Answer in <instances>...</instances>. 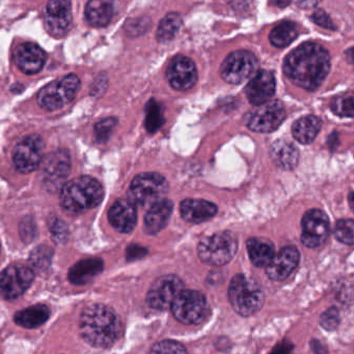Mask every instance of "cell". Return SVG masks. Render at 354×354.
Segmentation results:
<instances>
[{
	"label": "cell",
	"mask_w": 354,
	"mask_h": 354,
	"mask_svg": "<svg viewBox=\"0 0 354 354\" xmlns=\"http://www.w3.org/2000/svg\"><path fill=\"white\" fill-rule=\"evenodd\" d=\"M330 70L328 51L317 43H304L286 57L283 72L290 82L306 91H316Z\"/></svg>",
	"instance_id": "obj_1"
},
{
	"label": "cell",
	"mask_w": 354,
	"mask_h": 354,
	"mask_svg": "<svg viewBox=\"0 0 354 354\" xmlns=\"http://www.w3.org/2000/svg\"><path fill=\"white\" fill-rule=\"evenodd\" d=\"M122 326L115 313L103 304H92L82 312L80 333L95 347H109L121 335Z\"/></svg>",
	"instance_id": "obj_2"
},
{
	"label": "cell",
	"mask_w": 354,
	"mask_h": 354,
	"mask_svg": "<svg viewBox=\"0 0 354 354\" xmlns=\"http://www.w3.org/2000/svg\"><path fill=\"white\" fill-rule=\"evenodd\" d=\"M103 198L104 189L100 182L88 176L75 178L62 187V206L73 214L96 208Z\"/></svg>",
	"instance_id": "obj_3"
},
{
	"label": "cell",
	"mask_w": 354,
	"mask_h": 354,
	"mask_svg": "<svg viewBox=\"0 0 354 354\" xmlns=\"http://www.w3.org/2000/svg\"><path fill=\"white\" fill-rule=\"evenodd\" d=\"M229 299L238 314L250 317L264 306L265 294L254 279L248 275L237 274L230 283Z\"/></svg>",
	"instance_id": "obj_4"
},
{
	"label": "cell",
	"mask_w": 354,
	"mask_h": 354,
	"mask_svg": "<svg viewBox=\"0 0 354 354\" xmlns=\"http://www.w3.org/2000/svg\"><path fill=\"white\" fill-rule=\"evenodd\" d=\"M169 192V183L158 173H145L136 176L128 190L129 202L134 206L150 208Z\"/></svg>",
	"instance_id": "obj_5"
},
{
	"label": "cell",
	"mask_w": 354,
	"mask_h": 354,
	"mask_svg": "<svg viewBox=\"0 0 354 354\" xmlns=\"http://www.w3.org/2000/svg\"><path fill=\"white\" fill-rule=\"evenodd\" d=\"M237 250V238L232 232L227 231L204 238L198 248L201 260L212 266H223L231 262Z\"/></svg>",
	"instance_id": "obj_6"
},
{
	"label": "cell",
	"mask_w": 354,
	"mask_h": 354,
	"mask_svg": "<svg viewBox=\"0 0 354 354\" xmlns=\"http://www.w3.org/2000/svg\"><path fill=\"white\" fill-rule=\"evenodd\" d=\"M80 80L75 74H70L55 80L39 92L38 103L47 111H57L69 104L77 94Z\"/></svg>",
	"instance_id": "obj_7"
},
{
	"label": "cell",
	"mask_w": 354,
	"mask_h": 354,
	"mask_svg": "<svg viewBox=\"0 0 354 354\" xmlns=\"http://www.w3.org/2000/svg\"><path fill=\"white\" fill-rule=\"evenodd\" d=\"M258 59L248 50H237L227 55L221 66V75L227 84H240L256 73Z\"/></svg>",
	"instance_id": "obj_8"
},
{
	"label": "cell",
	"mask_w": 354,
	"mask_h": 354,
	"mask_svg": "<svg viewBox=\"0 0 354 354\" xmlns=\"http://www.w3.org/2000/svg\"><path fill=\"white\" fill-rule=\"evenodd\" d=\"M174 317L183 324H198L207 313L206 297L194 290H183L171 304Z\"/></svg>",
	"instance_id": "obj_9"
},
{
	"label": "cell",
	"mask_w": 354,
	"mask_h": 354,
	"mask_svg": "<svg viewBox=\"0 0 354 354\" xmlns=\"http://www.w3.org/2000/svg\"><path fill=\"white\" fill-rule=\"evenodd\" d=\"M246 126L259 133H270L275 131L286 119V111L279 101H269L259 105L246 115Z\"/></svg>",
	"instance_id": "obj_10"
},
{
	"label": "cell",
	"mask_w": 354,
	"mask_h": 354,
	"mask_svg": "<svg viewBox=\"0 0 354 354\" xmlns=\"http://www.w3.org/2000/svg\"><path fill=\"white\" fill-rule=\"evenodd\" d=\"M183 290V281L177 275H163L151 286L147 294V304L155 310H167Z\"/></svg>",
	"instance_id": "obj_11"
},
{
	"label": "cell",
	"mask_w": 354,
	"mask_h": 354,
	"mask_svg": "<svg viewBox=\"0 0 354 354\" xmlns=\"http://www.w3.org/2000/svg\"><path fill=\"white\" fill-rule=\"evenodd\" d=\"M34 279V272L26 265H11L0 273V294L7 299H16L30 287Z\"/></svg>",
	"instance_id": "obj_12"
},
{
	"label": "cell",
	"mask_w": 354,
	"mask_h": 354,
	"mask_svg": "<svg viewBox=\"0 0 354 354\" xmlns=\"http://www.w3.org/2000/svg\"><path fill=\"white\" fill-rule=\"evenodd\" d=\"M301 242L306 248L322 245L329 236L330 223L328 216L319 209L308 210L302 217Z\"/></svg>",
	"instance_id": "obj_13"
},
{
	"label": "cell",
	"mask_w": 354,
	"mask_h": 354,
	"mask_svg": "<svg viewBox=\"0 0 354 354\" xmlns=\"http://www.w3.org/2000/svg\"><path fill=\"white\" fill-rule=\"evenodd\" d=\"M44 142L39 136H30L24 138L16 146L13 152V160L18 171L30 174L40 167L43 160Z\"/></svg>",
	"instance_id": "obj_14"
},
{
	"label": "cell",
	"mask_w": 354,
	"mask_h": 354,
	"mask_svg": "<svg viewBox=\"0 0 354 354\" xmlns=\"http://www.w3.org/2000/svg\"><path fill=\"white\" fill-rule=\"evenodd\" d=\"M45 28L51 36H65L72 26L71 3L67 0H55L47 5L44 17Z\"/></svg>",
	"instance_id": "obj_15"
},
{
	"label": "cell",
	"mask_w": 354,
	"mask_h": 354,
	"mask_svg": "<svg viewBox=\"0 0 354 354\" xmlns=\"http://www.w3.org/2000/svg\"><path fill=\"white\" fill-rule=\"evenodd\" d=\"M167 78L176 91L185 92L194 88L198 82V71L194 61L189 57L178 55L167 68Z\"/></svg>",
	"instance_id": "obj_16"
},
{
	"label": "cell",
	"mask_w": 354,
	"mask_h": 354,
	"mask_svg": "<svg viewBox=\"0 0 354 354\" xmlns=\"http://www.w3.org/2000/svg\"><path fill=\"white\" fill-rule=\"evenodd\" d=\"M42 162L43 182L48 189H57L70 171L69 153L65 150L55 151L48 154Z\"/></svg>",
	"instance_id": "obj_17"
},
{
	"label": "cell",
	"mask_w": 354,
	"mask_h": 354,
	"mask_svg": "<svg viewBox=\"0 0 354 354\" xmlns=\"http://www.w3.org/2000/svg\"><path fill=\"white\" fill-rule=\"evenodd\" d=\"M277 88L274 75L267 70H261L254 74L245 88V95L252 104L259 105L269 102Z\"/></svg>",
	"instance_id": "obj_18"
},
{
	"label": "cell",
	"mask_w": 354,
	"mask_h": 354,
	"mask_svg": "<svg viewBox=\"0 0 354 354\" xmlns=\"http://www.w3.org/2000/svg\"><path fill=\"white\" fill-rule=\"evenodd\" d=\"M300 260V254L294 246H286L273 257L266 267V273L272 281H283L295 270Z\"/></svg>",
	"instance_id": "obj_19"
},
{
	"label": "cell",
	"mask_w": 354,
	"mask_h": 354,
	"mask_svg": "<svg viewBox=\"0 0 354 354\" xmlns=\"http://www.w3.org/2000/svg\"><path fill=\"white\" fill-rule=\"evenodd\" d=\"M14 57L18 68L28 75L40 72L47 59L45 51L34 43L20 44L16 48Z\"/></svg>",
	"instance_id": "obj_20"
},
{
	"label": "cell",
	"mask_w": 354,
	"mask_h": 354,
	"mask_svg": "<svg viewBox=\"0 0 354 354\" xmlns=\"http://www.w3.org/2000/svg\"><path fill=\"white\" fill-rule=\"evenodd\" d=\"M109 223L121 233L133 231L138 221L136 206L129 201L119 200L109 209Z\"/></svg>",
	"instance_id": "obj_21"
},
{
	"label": "cell",
	"mask_w": 354,
	"mask_h": 354,
	"mask_svg": "<svg viewBox=\"0 0 354 354\" xmlns=\"http://www.w3.org/2000/svg\"><path fill=\"white\" fill-rule=\"evenodd\" d=\"M180 212L184 221L202 223L216 215L217 206L208 201L186 198L180 205Z\"/></svg>",
	"instance_id": "obj_22"
},
{
	"label": "cell",
	"mask_w": 354,
	"mask_h": 354,
	"mask_svg": "<svg viewBox=\"0 0 354 354\" xmlns=\"http://www.w3.org/2000/svg\"><path fill=\"white\" fill-rule=\"evenodd\" d=\"M173 207V203L167 198L151 206L145 216V232L149 235H156L162 231L169 223Z\"/></svg>",
	"instance_id": "obj_23"
},
{
	"label": "cell",
	"mask_w": 354,
	"mask_h": 354,
	"mask_svg": "<svg viewBox=\"0 0 354 354\" xmlns=\"http://www.w3.org/2000/svg\"><path fill=\"white\" fill-rule=\"evenodd\" d=\"M103 270V261L98 258L86 259L72 267L69 279L74 285H86Z\"/></svg>",
	"instance_id": "obj_24"
},
{
	"label": "cell",
	"mask_w": 354,
	"mask_h": 354,
	"mask_svg": "<svg viewBox=\"0 0 354 354\" xmlns=\"http://www.w3.org/2000/svg\"><path fill=\"white\" fill-rule=\"evenodd\" d=\"M271 158L277 167L283 169H293L297 167L299 152L291 142L277 140L271 146Z\"/></svg>",
	"instance_id": "obj_25"
},
{
	"label": "cell",
	"mask_w": 354,
	"mask_h": 354,
	"mask_svg": "<svg viewBox=\"0 0 354 354\" xmlns=\"http://www.w3.org/2000/svg\"><path fill=\"white\" fill-rule=\"evenodd\" d=\"M248 256L257 267H267L275 256L274 246L271 242L261 238H250L246 242Z\"/></svg>",
	"instance_id": "obj_26"
},
{
	"label": "cell",
	"mask_w": 354,
	"mask_h": 354,
	"mask_svg": "<svg viewBox=\"0 0 354 354\" xmlns=\"http://www.w3.org/2000/svg\"><path fill=\"white\" fill-rule=\"evenodd\" d=\"M113 15V5L107 0H92L86 8V18L91 26L104 28Z\"/></svg>",
	"instance_id": "obj_27"
},
{
	"label": "cell",
	"mask_w": 354,
	"mask_h": 354,
	"mask_svg": "<svg viewBox=\"0 0 354 354\" xmlns=\"http://www.w3.org/2000/svg\"><path fill=\"white\" fill-rule=\"evenodd\" d=\"M321 129V121L314 115L300 118L294 123L292 133L300 144L308 145L314 142Z\"/></svg>",
	"instance_id": "obj_28"
},
{
	"label": "cell",
	"mask_w": 354,
	"mask_h": 354,
	"mask_svg": "<svg viewBox=\"0 0 354 354\" xmlns=\"http://www.w3.org/2000/svg\"><path fill=\"white\" fill-rule=\"evenodd\" d=\"M49 315L47 306L37 304L18 312L15 315V322L26 328H37L48 320Z\"/></svg>",
	"instance_id": "obj_29"
},
{
	"label": "cell",
	"mask_w": 354,
	"mask_h": 354,
	"mask_svg": "<svg viewBox=\"0 0 354 354\" xmlns=\"http://www.w3.org/2000/svg\"><path fill=\"white\" fill-rule=\"evenodd\" d=\"M298 32L295 24L285 21L279 24L271 30L269 40L273 46L277 48H285L297 38Z\"/></svg>",
	"instance_id": "obj_30"
},
{
	"label": "cell",
	"mask_w": 354,
	"mask_h": 354,
	"mask_svg": "<svg viewBox=\"0 0 354 354\" xmlns=\"http://www.w3.org/2000/svg\"><path fill=\"white\" fill-rule=\"evenodd\" d=\"M182 26L181 16L178 13H169L161 20L157 30L159 42L167 43L175 38Z\"/></svg>",
	"instance_id": "obj_31"
},
{
	"label": "cell",
	"mask_w": 354,
	"mask_h": 354,
	"mask_svg": "<svg viewBox=\"0 0 354 354\" xmlns=\"http://www.w3.org/2000/svg\"><path fill=\"white\" fill-rule=\"evenodd\" d=\"M163 124H165V118H163L162 109L157 101L152 99L146 105V120H145L146 129L148 130L149 133H156Z\"/></svg>",
	"instance_id": "obj_32"
},
{
	"label": "cell",
	"mask_w": 354,
	"mask_h": 354,
	"mask_svg": "<svg viewBox=\"0 0 354 354\" xmlns=\"http://www.w3.org/2000/svg\"><path fill=\"white\" fill-rule=\"evenodd\" d=\"M335 238L346 245H353L354 223L352 219H341L335 223Z\"/></svg>",
	"instance_id": "obj_33"
},
{
	"label": "cell",
	"mask_w": 354,
	"mask_h": 354,
	"mask_svg": "<svg viewBox=\"0 0 354 354\" xmlns=\"http://www.w3.org/2000/svg\"><path fill=\"white\" fill-rule=\"evenodd\" d=\"M150 354H188V352L179 342L165 339L155 344Z\"/></svg>",
	"instance_id": "obj_34"
},
{
	"label": "cell",
	"mask_w": 354,
	"mask_h": 354,
	"mask_svg": "<svg viewBox=\"0 0 354 354\" xmlns=\"http://www.w3.org/2000/svg\"><path fill=\"white\" fill-rule=\"evenodd\" d=\"M333 113L339 117H353V98L350 97H339L331 105Z\"/></svg>",
	"instance_id": "obj_35"
},
{
	"label": "cell",
	"mask_w": 354,
	"mask_h": 354,
	"mask_svg": "<svg viewBox=\"0 0 354 354\" xmlns=\"http://www.w3.org/2000/svg\"><path fill=\"white\" fill-rule=\"evenodd\" d=\"M117 123L118 120L115 118H106V119L101 120L100 122L96 124L95 131H96L99 142H105V140H109Z\"/></svg>",
	"instance_id": "obj_36"
},
{
	"label": "cell",
	"mask_w": 354,
	"mask_h": 354,
	"mask_svg": "<svg viewBox=\"0 0 354 354\" xmlns=\"http://www.w3.org/2000/svg\"><path fill=\"white\" fill-rule=\"evenodd\" d=\"M320 324L326 330H335L339 324V313L337 308H330L320 317Z\"/></svg>",
	"instance_id": "obj_37"
},
{
	"label": "cell",
	"mask_w": 354,
	"mask_h": 354,
	"mask_svg": "<svg viewBox=\"0 0 354 354\" xmlns=\"http://www.w3.org/2000/svg\"><path fill=\"white\" fill-rule=\"evenodd\" d=\"M51 257H53V250L48 246L42 245L40 248H36L32 254V264L35 266L43 268L49 264Z\"/></svg>",
	"instance_id": "obj_38"
},
{
	"label": "cell",
	"mask_w": 354,
	"mask_h": 354,
	"mask_svg": "<svg viewBox=\"0 0 354 354\" xmlns=\"http://www.w3.org/2000/svg\"><path fill=\"white\" fill-rule=\"evenodd\" d=\"M312 18L315 24H318L319 26H322L327 30H335V24L331 21L330 17L323 10H317L313 14Z\"/></svg>",
	"instance_id": "obj_39"
},
{
	"label": "cell",
	"mask_w": 354,
	"mask_h": 354,
	"mask_svg": "<svg viewBox=\"0 0 354 354\" xmlns=\"http://www.w3.org/2000/svg\"><path fill=\"white\" fill-rule=\"evenodd\" d=\"M147 252L148 250L146 248H142V246H129L127 250L128 260H136V259L142 258V257L146 256Z\"/></svg>",
	"instance_id": "obj_40"
},
{
	"label": "cell",
	"mask_w": 354,
	"mask_h": 354,
	"mask_svg": "<svg viewBox=\"0 0 354 354\" xmlns=\"http://www.w3.org/2000/svg\"><path fill=\"white\" fill-rule=\"evenodd\" d=\"M292 348L293 347H292L291 344H281V345L277 346L273 350L271 354H290L291 353Z\"/></svg>",
	"instance_id": "obj_41"
},
{
	"label": "cell",
	"mask_w": 354,
	"mask_h": 354,
	"mask_svg": "<svg viewBox=\"0 0 354 354\" xmlns=\"http://www.w3.org/2000/svg\"><path fill=\"white\" fill-rule=\"evenodd\" d=\"M352 202H353V192H350V194H349V203H350V207H353L352 206Z\"/></svg>",
	"instance_id": "obj_42"
}]
</instances>
